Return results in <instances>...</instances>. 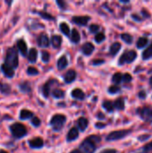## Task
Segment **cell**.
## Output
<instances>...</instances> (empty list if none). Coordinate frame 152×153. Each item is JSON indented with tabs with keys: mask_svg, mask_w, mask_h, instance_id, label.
I'll return each mask as SVG.
<instances>
[{
	"mask_svg": "<svg viewBox=\"0 0 152 153\" xmlns=\"http://www.w3.org/2000/svg\"><path fill=\"white\" fill-rule=\"evenodd\" d=\"M101 142V137L99 135H90L86 138L80 145L82 153H94L97 150L98 144Z\"/></svg>",
	"mask_w": 152,
	"mask_h": 153,
	"instance_id": "cell-1",
	"label": "cell"
},
{
	"mask_svg": "<svg viewBox=\"0 0 152 153\" xmlns=\"http://www.w3.org/2000/svg\"><path fill=\"white\" fill-rule=\"evenodd\" d=\"M4 64L8 66L12 67L13 69L17 68L19 65V57H18V51L15 48H9L6 50Z\"/></svg>",
	"mask_w": 152,
	"mask_h": 153,
	"instance_id": "cell-2",
	"label": "cell"
},
{
	"mask_svg": "<svg viewBox=\"0 0 152 153\" xmlns=\"http://www.w3.org/2000/svg\"><path fill=\"white\" fill-rule=\"evenodd\" d=\"M10 131H11L12 135L15 139H22L28 134V131H27L25 126H23L21 123L13 124L10 126Z\"/></svg>",
	"mask_w": 152,
	"mask_h": 153,
	"instance_id": "cell-3",
	"label": "cell"
},
{
	"mask_svg": "<svg viewBox=\"0 0 152 153\" xmlns=\"http://www.w3.org/2000/svg\"><path fill=\"white\" fill-rule=\"evenodd\" d=\"M66 122V117L62 114H56L50 120V126H52L53 130L57 132L61 131Z\"/></svg>",
	"mask_w": 152,
	"mask_h": 153,
	"instance_id": "cell-4",
	"label": "cell"
},
{
	"mask_svg": "<svg viewBox=\"0 0 152 153\" xmlns=\"http://www.w3.org/2000/svg\"><path fill=\"white\" fill-rule=\"evenodd\" d=\"M136 57H137V52L133 49H128L120 56L118 60V65H124L125 64H131L136 59Z\"/></svg>",
	"mask_w": 152,
	"mask_h": 153,
	"instance_id": "cell-5",
	"label": "cell"
},
{
	"mask_svg": "<svg viewBox=\"0 0 152 153\" xmlns=\"http://www.w3.org/2000/svg\"><path fill=\"white\" fill-rule=\"evenodd\" d=\"M132 133V130H119V131H114L111 132L110 134H108L106 140L108 142H112V141H117L120 139H123L125 137H126L128 134H130Z\"/></svg>",
	"mask_w": 152,
	"mask_h": 153,
	"instance_id": "cell-6",
	"label": "cell"
},
{
	"mask_svg": "<svg viewBox=\"0 0 152 153\" xmlns=\"http://www.w3.org/2000/svg\"><path fill=\"white\" fill-rule=\"evenodd\" d=\"M138 115L144 121H151L152 120V108L149 107H144L137 109Z\"/></svg>",
	"mask_w": 152,
	"mask_h": 153,
	"instance_id": "cell-7",
	"label": "cell"
},
{
	"mask_svg": "<svg viewBox=\"0 0 152 153\" xmlns=\"http://www.w3.org/2000/svg\"><path fill=\"white\" fill-rule=\"evenodd\" d=\"M90 20V16H73L72 18V22L80 26H86Z\"/></svg>",
	"mask_w": 152,
	"mask_h": 153,
	"instance_id": "cell-8",
	"label": "cell"
},
{
	"mask_svg": "<svg viewBox=\"0 0 152 153\" xmlns=\"http://www.w3.org/2000/svg\"><path fill=\"white\" fill-rule=\"evenodd\" d=\"M58 82L55 79H50L49 81H47L42 87V94L45 98H48L49 93H50V88L53 85V83H57Z\"/></svg>",
	"mask_w": 152,
	"mask_h": 153,
	"instance_id": "cell-9",
	"label": "cell"
},
{
	"mask_svg": "<svg viewBox=\"0 0 152 153\" xmlns=\"http://www.w3.org/2000/svg\"><path fill=\"white\" fill-rule=\"evenodd\" d=\"M28 143H29V146L30 148H32V149H40V148H42L44 146V142L39 137L31 139Z\"/></svg>",
	"mask_w": 152,
	"mask_h": 153,
	"instance_id": "cell-10",
	"label": "cell"
},
{
	"mask_svg": "<svg viewBox=\"0 0 152 153\" xmlns=\"http://www.w3.org/2000/svg\"><path fill=\"white\" fill-rule=\"evenodd\" d=\"M95 50V47L92 43L90 42H85L82 47V52L85 55V56H90L93 51Z\"/></svg>",
	"mask_w": 152,
	"mask_h": 153,
	"instance_id": "cell-11",
	"label": "cell"
},
{
	"mask_svg": "<svg viewBox=\"0 0 152 153\" xmlns=\"http://www.w3.org/2000/svg\"><path fill=\"white\" fill-rule=\"evenodd\" d=\"M76 76H77L76 72H75L74 70H73V69H70V70H68V71L65 73V74L64 75V80H65V82L66 83H72L73 82L75 81Z\"/></svg>",
	"mask_w": 152,
	"mask_h": 153,
	"instance_id": "cell-12",
	"label": "cell"
},
{
	"mask_svg": "<svg viewBox=\"0 0 152 153\" xmlns=\"http://www.w3.org/2000/svg\"><path fill=\"white\" fill-rule=\"evenodd\" d=\"M78 137H79V130L75 127H73L69 130V132L67 134L66 141L68 143H70V142L75 141L76 139H78Z\"/></svg>",
	"mask_w": 152,
	"mask_h": 153,
	"instance_id": "cell-13",
	"label": "cell"
},
{
	"mask_svg": "<svg viewBox=\"0 0 152 153\" xmlns=\"http://www.w3.org/2000/svg\"><path fill=\"white\" fill-rule=\"evenodd\" d=\"M38 44L41 48H47L49 46L50 41L47 34H44V33L40 34V36L38 38Z\"/></svg>",
	"mask_w": 152,
	"mask_h": 153,
	"instance_id": "cell-14",
	"label": "cell"
},
{
	"mask_svg": "<svg viewBox=\"0 0 152 153\" xmlns=\"http://www.w3.org/2000/svg\"><path fill=\"white\" fill-rule=\"evenodd\" d=\"M1 70L4 74V75L7 78H13V75H14V71L12 67L8 66L7 65L5 64H3L1 65Z\"/></svg>",
	"mask_w": 152,
	"mask_h": 153,
	"instance_id": "cell-15",
	"label": "cell"
},
{
	"mask_svg": "<svg viewBox=\"0 0 152 153\" xmlns=\"http://www.w3.org/2000/svg\"><path fill=\"white\" fill-rule=\"evenodd\" d=\"M17 48L19 49V51L21 52V54L22 56H26L27 52H28V48H27V44L23 39H19L17 40Z\"/></svg>",
	"mask_w": 152,
	"mask_h": 153,
	"instance_id": "cell-16",
	"label": "cell"
},
{
	"mask_svg": "<svg viewBox=\"0 0 152 153\" xmlns=\"http://www.w3.org/2000/svg\"><path fill=\"white\" fill-rule=\"evenodd\" d=\"M77 126L79 128L78 130H80L81 132H84L89 126V121L85 117H80L77 121Z\"/></svg>",
	"mask_w": 152,
	"mask_h": 153,
	"instance_id": "cell-17",
	"label": "cell"
},
{
	"mask_svg": "<svg viewBox=\"0 0 152 153\" xmlns=\"http://www.w3.org/2000/svg\"><path fill=\"white\" fill-rule=\"evenodd\" d=\"M71 95L73 98L79 100H83L85 99V93L81 89H74L73 91H72Z\"/></svg>",
	"mask_w": 152,
	"mask_h": 153,
	"instance_id": "cell-18",
	"label": "cell"
},
{
	"mask_svg": "<svg viewBox=\"0 0 152 153\" xmlns=\"http://www.w3.org/2000/svg\"><path fill=\"white\" fill-rule=\"evenodd\" d=\"M67 65H68V60H67L66 56H62L57 61V69L59 71H62V70L65 69Z\"/></svg>",
	"mask_w": 152,
	"mask_h": 153,
	"instance_id": "cell-19",
	"label": "cell"
},
{
	"mask_svg": "<svg viewBox=\"0 0 152 153\" xmlns=\"http://www.w3.org/2000/svg\"><path fill=\"white\" fill-rule=\"evenodd\" d=\"M51 44L55 48H59L62 44V37L59 35H54L51 38Z\"/></svg>",
	"mask_w": 152,
	"mask_h": 153,
	"instance_id": "cell-20",
	"label": "cell"
},
{
	"mask_svg": "<svg viewBox=\"0 0 152 153\" xmlns=\"http://www.w3.org/2000/svg\"><path fill=\"white\" fill-rule=\"evenodd\" d=\"M33 115H34L33 112H31L28 109H22L20 112L19 117L21 120H26V119H30V118L33 117Z\"/></svg>",
	"mask_w": 152,
	"mask_h": 153,
	"instance_id": "cell-21",
	"label": "cell"
},
{
	"mask_svg": "<svg viewBox=\"0 0 152 153\" xmlns=\"http://www.w3.org/2000/svg\"><path fill=\"white\" fill-rule=\"evenodd\" d=\"M121 44L119 43V42H115V43H113L111 46H110V48H109V54L111 55V56H116L118 52H119V50L121 49Z\"/></svg>",
	"mask_w": 152,
	"mask_h": 153,
	"instance_id": "cell-22",
	"label": "cell"
},
{
	"mask_svg": "<svg viewBox=\"0 0 152 153\" xmlns=\"http://www.w3.org/2000/svg\"><path fill=\"white\" fill-rule=\"evenodd\" d=\"M37 57H38V51L36 48H32L30 49L29 53H28V60L30 63H35L37 61Z\"/></svg>",
	"mask_w": 152,
	"mask_h": 153,
	"instance_id": "cell-23",
	"label": "cell"
},
{
	"mask_svg": "<svg viewBox=\"0 0 152 153\" xmlns=\"http://www.w3.org/2000/svg\"><path fill=\"white\" fill-rule=\"evenodd\" d=\"M70 39L73 43L74 44H77L80 42L81 40V36H80V33L78 32V30L76 29H73L72 33H71V36H70Z\"/></svg>",
	"mask_w": 152,
	"mask_h": 153,
	"instance_id": "cell-24",
	"label": "cell"
},
{
	"mask_svg": "<svg viewBox=\"0 0 152 153\" xmlns=\"http://www.w3.org/2000/svg\"><path fill=\"white\" fill-rule=\"evenodd\" d=\"M19 89L22 93H30L31 91V87L30 84L28 82H23L22 83H20L19 85Z\"/></svg>",
	"mask_w": 152,
	"mask_h": 153,
	"instance_id": "cell-25",
	"label": "cell"
},
{
	"mask_svg": "<svg viewBox=\"0 0 152 153\" xmlns=\"http://www.w3.org/2000/svg\"><path fill=\"white\" fill-rule=\"evenodd\" d=\"M114 108L117 110H124L125 109V100L123 98H118L114 103Z\"/></svg>",
	"mask_w": 152,
	"mask_h": 153,
	"instance_id": "cell-26",
	"label": "cell"
},
{
	"mask_svg": "<svg viewBox=\"0 0 152 153\" xmlns=\"http://www.w3.org/2000/svg\"><path fill=\"white\" fill-rule=\"evenodd\" d=\"M151 58H152V43L142 53V59L143 60H148Z\"/></svg>",
	"mask_w": 152,
	"mask_h": 153,
	"instance_id": "cell-27",
	"label": "cell"
},
{
	"mask_svg": "<svg viewBox=\"0 0 152 153\" xmlns=\"http://www.w3.org/2000/svg\"><path fill=\"white\" fill-rule=\"evenodd\" d=\"M102 107H103L108 112H109V113L113 112L114 109H115L114 104H113V102L110 101V100H105V101L102 103Z\"/></svg>",
	"mask_w": 152,
	"mask_h": 153,
	"instance_id": "cell-28",
	"label": "cell"
},
{
	"mask_svg": "<svg viewBox=\"0 0 152 153\" xmlns=\"http://www.w3.org/2000/svg\"><path fill=\"white\" fill-rule=\"evenodd\" d=\"M0 92L3 94H10L11 93V86L7 83L0 82Z\"/></svg>",
	"mask_w": 152,
	"mask_h": 153,
	"instance_id": "cell-29",
	"label": "cell"
},
{
	"mask_svg": "<svg viewBox=\"0 0 152 153\" xmlns=\"http://www.w3.org/2000/svg\"><path fill=\"white\" fill-rule=\"evenodd\" d=\"M148 42H149V39L148 38L146 37H142L138 39L137 43H136V46L138 48H143L144 47H146L148 45Z\"/></svg>",
	"mask_w": 152,
	"mask_h": 153,
	"instance_id": "cell-30",
	"label": "cell"
},
{
	"mask_svg": "<svg viewBox=\"0 0 152 153\" xmlns=\"http://www.w3.org/2000/svg\"><path fill=\"white\" fill-rule=\"evenodd\" d=\"M59 28H60V30L62 31L63 34H65V36H69V34H70V28H69L68 24H66L65 22H62V23H60Z\"/></svg>",
	"mask_w": 152,
	"mask_h": 153,
	"instance_id": "cell-31",
	"label": "cell"
},
{
	"mask_svg": "<svg viewBox=\"0 0 152 153\" xmlns=\"http://www.w3.org/2000/svg\"><path fill=\"white\" fill-rule=\"evenodd\" d=\"M52 96L56 99H63L65 97V91L60 89H55L52 91Z\"/></svg>",
	"mask_w": 152,
	"mask_h": 153,
	"instance_id": "cell-32",
	"label": "cell"
},
{
	"mask_svg": "<svg viewBox=\"0 0 152 153\" xmlns=\"http://www.w3.org/2000/svg\"><path fill=\"white\" fill-rule=\"evenodd\" d=\"M123 81V74L121 73H116L112 77V82L116 84H119Z\"/></svg>",
	"mask_w": 152,
	"mask_h": 153,
	"instance_id": "cell-33",
	"label": "cell"
},
{
	"mask_svg": "<svg viewBox=\"0 0 152 153\" xmlns=\"http://www.w3.org/2000/svg\"><path fill=\"white\" fill-rule=\"evenodd\" d=\"M121 39L125 43H127L129 45L133 43V37L130 34H128V33H123V34H121Z\"/></svg>",
	"mask_w": 152,
	"mask_h": 153,
	"instance_id": "cell-34",
	"label": "cell"
},
{
	"mask_svg": "<svg viewBox=\"0 0 152 153\" xmlns=\"http://www.w3.org/2000/svg\"><path fill=\"white\" fill-rule=\"evenodd\" d=\"M108 92H109L110 94H116V93L120 92L121 89H120V87L117 86V85H113V86H110V87L108 88Z\"/></svg>",
	"mask_w": 152,
	"mask_h": 153,
	"instance_id": "cell-35",
	"label": "cell"
},
{
	"mask_svg": "<svg viewBox=\"0 0 152 153\" xmlns=\"http://www.w3.org/2000/svg\"><path fill=\"white\" fill-rule=\"evenodd\" d=\"M105 39H106V36H105V34L102 33V32L98 33V34L95 36V41H96L97 43H101L102 41L105 40Z\"/></svg>",
	"mask_w": 152,
	"mask_h": 153,
	"instance_id": "cell-36",
	"label": "cell"
},
{
	"mask_svg": "<svg viewBox=\"0 0 152 153\" xmlns=\"http://www.w3.org/2000/svg\"><path fill=\"white\" fill-rule=\"evenodd\" d=\"M41 57H42V61L44 63H48L49 62V59H50V55L47 51H42L41 53Z\"/></svg>",
	"mask_w": 152,
	"mask_h": 153,
	"instance_id": "cell-37",
	"label": "cell"
},
{
	"mask_svg": "<svg viewBox=\"0 0 152 153\" xmlns=\"http://www.w3.org/2000/svg\"><path fill=\"white\" fill-rule=\"evenodd\" d=\"M38 13H39L42 18H44L45 20H54V19H55L51 14H49V13H46V12H38Z\"/></svg>",
	"mask_w": 152,
	"mask_h": 153,
	"instance_id": "cell-38",
	"label": "cell"
},
{
	"mask_svg": "<svg viewBox=\"0 0 152 153\" xmlns=\"http://www.w3.org/2000/svg\"><path fill=\"white\" fill-rule=\"evenodd\" d=\"M27 74L29 75H37V74H39V71H38L37 68L32 67V66H30L27 69Z\"/></svg>",
	"mask_w": 152,
	"mask_h": 153,
	"instance_id": "cell-39",
	"label": "cell"
},
{
	"mask_svg": "<svg viewBox=\"0 0 152 153\" xmlns=\"http://www.w3.org/2000/svg\"><path fill=\"white\" fill-rule=\"evenodd\" d=\"M31 124H32V126H35V127H39V126L41 125V121H40V119H39V117H34L32 118V120H31Z\"/></svg>",
	"mask_w": 152,
	"mask_h": 153,
	"instance_id": "cell-40",
	"label": "cell"
},
{
	"mask_svg": "<svg viewBox=\"0 0 152 153\" xmlns=\"http://www.w3.org/2000/svg\"><path fill=\"white\" fill-rule=\"evenodd\" d=\"M89 29H90V31L91 33H96V32L99 31V26L98 24H91V25L90 26Z\"/></svg>",
	"mask_w": 152,
	"mask_h": 153,
	"instance_id": "cell-41",
	"label": "cell"
},
{
	"mask_svg": "<svg viewBox=\"0 0 152 153\" xmlns=\"http://www.w3.org/2000/svg\"><path fill=\"white\" fill-rule=\"evenodd\" d=\"M56 4L58 5V7H60V9L62 10H65L66 9V3L65 1H62V0H57L56 1Z\"/></svg>",
	"mask_w": 152,
	"mask_h": 153,
	"instance_id": "cell-42",
	"label": "cell"
},
{
	"mask_svg": "<svg viewBox=\"0 0 152 153\" xmlns=\"http://www.w3.org/2000/svg\"><path fill=\"white\" fill-rule=\"evenodd\" d=\"M132 75L130 74H125L124 75H123V81L125 82H130L131 81H132Z\"/></svg>",
	"mask_w": 152,
	"mask_h": 153,
	"instance_id": "cell-43",
	"label": "cell"
},
{
	"mask_svg": "<svg viewBox=\"0 0 152 153\" xmlns=\"http://www.w3.org/2000/svg\"><path fill=\"white\" fill-rule=\"evenodd\" d=\"M150 137H151V135H150V134H143V135H140V136L138 137V141L145 142V141H147Z\"/></svg>",
	"mask_w": 152,
	"mask_h": 153,
	"instance_id": "cell-44",
	"label": "cell"
},
{
	"mask_svg": "<svg viewBox=\"0 0 152 153\" xmlns=\"http://www.w3.org/2000/svg\"><path fill=\"white\" fill-rule=\"evenodd\" d=\"M143 150H144V152H152V142H151L150 143H148L147 145H145V146L143 147Z\"/></svg>",
	"mask_w": 152,
	"mask_h": 153,
	"instance_id": "cell-45",
	"label": "cell"
},
{
	"mask_svg": "<svg viewBox=\"0 0 152 153\" xmlns=\"http://www.w3.org/2000/svg\"><path fill=\"white\" fill-rule=\"evenodd\" d=\"M104 63H105V60H103V59H96V60L92 61L93 65H100Z\"/></svg>",
	"mask_w": 152,
	"mask_h": 153,
	"instance_id": "cell-46",
	"label": "cell"
},
{
	"mask_svg": "<svg viewBox=\"0 0 152 153\" xmlns=\"http://www.w3.org/2000/svg\"><path fill=\"white\" fill-rule=\"evenodd\" d=\"M99 153H117V151L115 149H106L103 150L102 152H100Z\"/></svg>",
	"mask_w": 152,
	"mask_h": 153,
	"instance_id": "cell-47",
	"label": "cell"
},
{
	"mask_svg": "<svg viewBox=\"0 0 152 153\" xmlns=\"http://www.w3.org/2000/svg\"><path fill=\"white\" fill-rule=\"evenodd\" d=\"M139 98L141 100H145L146 99V92L144 91H141L139 92Z\"/></svg>",
	"mask_w": 152,
	"mask_h": 153,
	"instance_id": "cell-48",
	"label": "cell"
},
{
	"mask_svg": "<svg viewBox=\"0 0 152 153\" xmlns=\"http://www.w3.org/2000/svg\"><path fill=\"white\" fill-rule=\"evenodd\" d=\"M132 17H133L136 22H142V18H141L140 16H138L136 13H133V14L132 15Z\"/></svg>",
	"mask_w": 152,
	"mask_h": 153,
	"instance_id": "cell-49",
	"label": "cell"
},
{
	"mask_svg": "<svg viewBox=\"0 0 152 153\" xmlns=\"http://www.w3.org/2000/svg\"><path fill=\"white\" fill-rule=\"evenodd\" d=\"M95 126L97 127V128H99V129H101V128H104L105 126H106V125L105 124H102V123H97L96 125H95Z\"/></svg>",
	"mask_w": 152,
	"mask_h": 153,
	"instance_id": "cell-50",
	"label": "cell"
},
{
	"mask_svg": "<svg viewBox=\"0 0 152 153\" xmlns=\"http://www.w3.org/2000/svg\"><path fill=\"white\" fill-rule=\"evenodd\" d=\"M97 117H98V119H99V120L105 119V116H104V114L101 113V112H99V113L97 114Z\"/></svg>",
	"mask_w": 152,
	"mask_h": 153,
	"instance_id": "cell-51",
	"label": "cell"
},
{
	"mask_svg": "<svg viewBox=\"0 0 152 153\" xmlns=\"http://www.w3.org/2000/svg\"><path fill=\"white\" fill-rule=\"evenodd\" d=\"M142 15H143L145 18H147V17H150V16H151V15H150V13H149L148 12H146L145 10H142Z\"/></svg>",
	"mask_w": 152,
	"mask_h": 153,
	"instance_id": "cell-52",
	"label": "cell"
},
{
	"mask_svg": "<svg viewBox=\"0 0 152 153\" xmlns=\"http://www.w3.org/2000/svg\"><path fill=\"white\" fill-rule=\"evenodd\" d=\"M70 153H82L80 152V150H73V151H72Z\"/></svg>",
	"mask_w": 152,
	"mask_h": 153,
	"instance_id": "cell-53",
	"label": "cell"
},
{
	"mask_svg": "<svg viewBox=\"0 0 152 153\" xmlns=\"http://www.w3.org/2000/svg\"><path fill=\"white\" fill-rule=\"evenodd\" d=\"M5 3H6L7 4H9V5H10V4L13 3V1H5Z\"/></svg>",
	"mask_w": 152,
	"mask_h": 153,
	"instance_id": "cell-54",
	"label": "cell"
},
{
	"mask_svg": "<svg viewBox=\"0 0 152 153\" xmlns=\"http://www.w3.org/2000/svg\"><path fill=\"white\" fill-rule=\"evenodd\" d=\"M150 84H151V86L152 88V76L150 78Z\"/></svg>",
	"mask_w": 152,
	"mask_h": 153,
	"instance_id": "cell-55",
	"label": "cell"
},
{
	"mask_svg": "<svg viewBox=\"0 0 152 153\" xmlns=\"http://www.w3.org/2000/svg\"><path fill=\"white\" fill-rule=\"evenodd\" d=\"M0 153H8L7 152L4 151V150H0Z\"/></svg>",
	"mask_w": 152,
	"mask_h": 153,
	"instance_id": "cell-56",
	"label": "cell"
},
{
	"mask_svg": "<svg viewBox=\"0 0 152 153\" xmlns=\"http://www.w3.org/2000/svg\"><path fill=\"white\" fill-rule=\"evenodd\" d=\"M121 3H125V4H126V3H129V1H121Z\"/></svg>",
	"mask_w": 152,
	"mask_h": 153,
	"instance_id": "cell-57",
	"label": "cell"
},
{
	"mask_svg": "<svg viewBox=\"0 0 152 153\" xmlns=\"http://www.w3.org/2000/svg\"><path fill=\"white\" fill-rule=\"evenodd\" d=\"M140 153H146V152H140Z\"/></svg>",
	"mask_w": 152,
	"mask_h": 153,
	"instance_id": "cell-58",
	"label": "cell"
}]
</instances>
